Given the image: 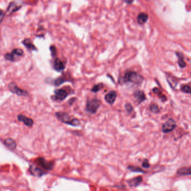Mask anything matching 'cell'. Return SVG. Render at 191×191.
I'll return each mask as SVG.
<instances>
[{
	"label": "cell",
	"mask_w": 191,
	"mask_h": 191,
	"mask_svg": "<svg viewBox=\"0 0 191 191\" xmlns=\"http://www.w3.org/2000/svg\"><path fill=\"white\" fill-rule=\"evenodd\" d=\"M128 169L130 170L131 172H136V173H145V172L144 170L141 169V168H140L139 167L137 166H132V165H130L129 166H128Z\"/></svg>",
	"instance_id": "7402d4cb"
},
{
	"label": "cell",
	"mask_w": 191,
	"mask_h": 191,
	"mask_svg": "<svg viewBox=\"0 0 191 191\" xmlns=\"http://www.w3.org/2000/svg\"><path fill=\"white\" fill-rule=\"evenodd\" d=\"M11 53L14 57L15 55H17V56H22L23 55V54H24V51L22 49L16 48V49H14L11 52Z\"/></svg>",
	"instance_id": "cb8c5ba5"
},
{
	"label": "cell",
	"mask_w": 191,
	"mask_h": 191,
	"mask_svg": "<svg viewBox=\"0 0 191 191\" xmlns=\"http://www.w3.org/2000/svg\"><path fill=\"white\" fill-rule=\"evenodd\" d=\"M176 123L175 120L172 118H169L166 120L162 126V131L164 133H168L173 131L176 127Z\"/></svg>",
	"instance_id": "52a82bcc"
},
{
	"label": "cell",
	"mask_w": 191,
	"mask_h": 191,
	"mask_svg": "<svg viewBox=\"0 0 191 191\" xmlns=\"http://www.w3.org/2000/svg\"><path fill=\"white\" fill-rule=\"evenodd\" d=\"M9 88L11 93L15 94L17 95L22 96V97H27L29 95L27 92L18 87L15 82H12L10 83L9 84Z\"/></svg>",
	"instance_id": "5b68a950"
},
{
	"label": "cell",
	"mask_w": 191,
	"mask_h": 191,
	"mask_svg": "<svg viewBox=\"0 0 191 191\" xmlns=\"http://www.w3.org/2000/svg\"><path fill=\"white\" fill-rule=\"evenodd\" d=\"M142 181V178L141 176L137 177L136 178H134L133 179H131V180L128 181V183L131 187H136L138 186Z\"/></svg>",
	"instance_id": "9a60e30c"
},
{
	"label": "cell",
	"mask_w": 191,
	"mask_h": 191,
	"mask_svg": "<svg viewBox=\"0 0 191 191\" xmlns=\"http://www.w3.org/2000/svg\"><path fill=\"white\" fill-rule=\"evenodd\" d=\"M35 161L38 166L45 172L52 170L53 169L55 166L54 162L47 161L46 159L42 157L36 159Z\"/></svg>",
	"instance_id": "277c9868"
},
{
	"label": "cell",
	"mask_w": 191,
	"mask_h": 191,
	"mask_svg": "<svg viewBox=\"0 0 191 191\" xmlns=\"http://www.w3.org/2000/svg\"><path fill=\"white\" fill-rule=\"evenodd\" d=\"M50 53H51L52 56L55 57V55H56V48H55V46L51 45L50 47Z\"/></svg>",
	"instance_id": "f546056e"
},
{
	"label": "cell",
	"mask_w": 191,
	"mask_h": 191,
	"mask_svg": "<svg viewBox=\"0 0 191 191\" xmlns=\"http://www.w3.org/2000/svg\"><path fill=\"white\" fill-rule=\"evenodd\" d=\"M4 144L6 148H8L11 151H14L17 148V142L11 138H7L4 140Z\"/></svg>",
	"instance_id": "30bf717a"
},
{
	"label": "cell",
	"mask_w": 191,
	"mask_h": 191,
	"mask_svg": "<svg viewBox=\"0 0 191 191\" xmlns=\"http://www.w3.org/2000/svg\"><path fill=\"white\" fill-rule=\"evenodd\" d=\"M101 105V102L98 99H92L91 100H87L86 104L85 110L90 113V114H95L97 112L99 108Z\"/></svg>",
	"instance_id": "3957f363"
},
{
	"label": "cell",
	"mask_w": 191,
	"mask_h": 191,
	"mask_svg": "<svg viewBox=\"0 0 191 191\" xmlns=\"http://www.w3.org/2000/svg\"><path fill=\"white\" fill-rule=\"evenodd\" d=\"M104 87V85L103 83H99L97 85H95L93 88L92 89L91 91L93 93H97L100 91Z\"/></svg>",
	"instance_id": "44dd1931"
},
{
	"label": "cell",
	"mask_w": 191,
	"mask_h": 191,
	"mask_svg": "<svg viewBox=\"0 0 191 191\" xmlns=\"http://www.w3.org/2000/svg\"><path fill=\"white\" fill-rule=\"evenodd\" d=\"M176 55L178 58V63L180 68H185L186 66V63L184 59V56L183 53L180 52H176Z\"/></svg>",
	"instance_id": "d6986e66"
},
{
	"label": "cell",
	"mask_w": 191,
	"mask_h": 191,
	"mask_svg": "<svg viewBox=\"0 0 191 191\" xmlns=\"http://www.w3.org/2000/svg\"><path fill=\"white\" fill-rule=\"evenodd\" d=\"M5 16V13L2 10L0 9V25L1 24L2 22L3 21L4 17Z\"/></svg>",
	"instance_id": "4dcf8cb0"
},
{
	"label": "cell",
	"mask_w": 191,
	"mask_h": 191,
	"mask_svg": "<svg viewBox=\"0 0 191 191\" xmlns=\"http://www.w3.org/2000/svg\"><path fill=\"white\" fill-rule=\"evenodd\" d=\"M150 109L151 112L154 113H158L159 112H160L159 107L156 104H151L150 106Z\"/></svg>",
	"instance_id": "484cf974"
},
{
	"label": "cell",
	"mask_w": 191,
	"mask_h": 191,
	"mask_svg": "<svg viewBox=\"0 0 191 191\" xmlns=\"http://www.w3.org/2000/svg\"><path fill=\"white\" fill-rule=\"evenodd\" d=\"M4 57L6 60L10 61H14L15 60V57L13 55L10 53H6L4 55Z\"/></svg>",
	"instance_id": "4316f807"
},
{
	"label": "cell",
	"mask_w": 191,
	"mask_h": 191,
	"mask_svg": "<svg viewBox=\"0 0 191 191\" xmlns=\"http://www.w3.org/2000/svg\"><path fill=\"white\" fill-rule=\"evenodd\" d=\"M55 94L54 98L55 100L59 101H62L65 100L68 96L67 92L63 89H57L55 90Z\"/></svg>",
	"instance_id": "ba28073f"
},
{
	"label": "cell",
	"mask_w": 191,
	"mask_h": 191,
	"mask_svg": "<svg viewBox=\"0 0 191 191\" xmlns=\"http://www.w3.org/2000/svg\"><path fill=\"white\" fill-rule=\"evenodd\" d=\"M133 96L136 99L138 104L141 103L142 102H144L146 99V97L145 93L141 91V90L136 91L133 94Z\"/></svg>",
	"instance_id": "4fadbf2b"
},
{
	"label": "cell",
	"mask_w": 191,
	"mask_h": 191,
	"mask_svg": "<svg viewBox=\"0 0 191 191\" xmlns=\"http://www.w3.org/2000/svg\"><path fill=\"white\" fill-rule=\"evenodd\" d=\"M17 120L19 122H22L25 126L27 127H32L34 124V121L33 120L30 118H28L25 115H18L17 117Z\"/></svg>",
	"instance_id": "9c48e42d"
},
{
	"label": "cell",
	"mask_w": 191,
	"mask_h": 191,
	"mask_svg": "<svg viewBox=\"0 0 191 191\" xmlns=\"http://www.w3.org/2000/svg\"><path fill=\"white\" fill-rule=\"evenodd\" d=\"M21 7V6H19L16 2H12L10 4H9V5L7 7V11L9 14H12L15 11H17L19 10V9Z\"/></svg>",
	"instance_id": "e0dca14e"
},
{
	"label": "cell",
	"mask_w": 191,
	"mask_h": 191,
	"mask_svg": "<svg viewBox=\"0 0 191 191\" xmlns=\"http://www.w3.org/2000/svg\"><path fill=\"white\" fill-rule=\"evenodd\" d=\"M22 44L24 45V46L30 50H37L36 47L32 43L31 40L30 39H25L22 41Z\"/></svg>",
	"instance_id": "2e32d148"
},
{
	"label": "cell",
	"mask_w": 191,
	"mask_h": 191,
	"mask_svg": "<svg viewBox=\"0 0 191 191\" xmlns=\"http://www.w3.org/2000/svg\"><path fill=\"white\" fill-rule=\"evenodd\" d=\"M125 2L127 4H131V3L133 2V1H125Z\"/></svg>",
	"instance_id": "1f68e13d"
},
{
	"label": "cell",
	"mask_w": 191,
	"mask_h": 191,
	"mask_svg": "<svg viewBox=\"0 0 191 191\" xmlns=\"http://www.w3.org/2000/svg\"><path fill=\"white\" fill-rule=\"evenodd\" d=\"M153 92L154 93L157 94L159 97V98L161 99H162L163 102H165V101L166 100V97L161 93V92H160V90L159 89L158 87H154L153 89Z\"/></svg>",
	"instance_id": "ffe728a7"
},
{
	"label": "cell",
	"mask_w": 191,
	"mask_h": 191,
	"mask_svg": "<svg viewBox=\"0 0 191 191\" xmlns=\"http://www.w3.org/2000/svg\"><path fill=\"white\" fill-rule=\"evenodd\" d=\"M125 108H126L127 112L128 113H131L133 110V107L130 103H127V104H125Z\"/></svg>",
	"instance_id": "83f0119b"
},
{
	"label": "cell",
	"mask_w": 191,
	"mask_h": 191,
	"mask_svg": "<svg viewBox=\"0 0 191 191\" xmlns=\"http://www.w3.org/2000/svg\"><path fill=\"white\" fill-rule=\"evenodd\" d=\"M180 90L183 93H187V94H191V86L188 85H183L181 86Z\"/></svg>",
	"instance_id": "d4e9b609"
},
{
	"label": "cell",
	"mask_w": 191,
	"mask_h": 191,
	"mask_svg": "<svg viewBox=\"0 0 191 191\" xmlns=\"http://www.w3.org/2000/svg\"><path fill=\"white\" fill-rule=\"evenodd\" d=\"M55 115L58 120L63 123L74 127L79 126L80 125V120L75 118H71L68 114L66 112H57Z\"/></svg>",
	"instance_id": "7a4b0ae2"
},
{
	"label": "cell",
	"mask_w": 191,
	"mask_h": 191,
	"mask_svg": "<svg viewBox=\"0 0 191 191\" xmlns=\"http://www.w3.org/2000/svg\"><path fill=\"white\" fill-rule=\"evenodd\" d=\"M148 14L145 12L140 13L137 17V21L140 25H143L146 23L148 20Z\"/></svg>",
	"instance_id": "5bb4252c"
},
{
	"label": "cell",
	"mask_w": 191,
	"mask_h": 191,
	"mask_svg": "<svg viewBox=\"0 0 191 191\" xmlns=\"http://www.w3.org/2000/svg\"><path fill=\"white\" fill-rule=\"evenodd\" d=\"M29 172L30 174L32 175L34 177H42L44 175L47 174V172L42 169L37 165L32 164L29 168Z\"/></svg>",
	"instance_id": "8992f818"
},
{
	"label": "cell",
	"mask_w": 191,
	"mask_h": 191,
	"mask_svg": "<svg viewBox=\"0 0 191 191\" xmlns=\"http://www.w3.org/2000/svg\"><path fill=\"white\" fill-rule=\"evenodd\" d=\"M66 81H68L67 80H66L63 77H60L55 80L54 81V84H55L56 86H59L63 82H66Z\"/></svg>",
	"instance_id": "603a6c76"
},
{
	"label": "cell",
	"mask_w": 191,
	"mask_h": 191,
	"mask_svg": "<svg viewBox=\"0 0 191 191\" xmlns=\"http://www.w3.org/2000/svg\"><path fill=\"white\" fill-rule=\"evenodd\" d=\"M177 174L179 175L180 176L185 175H190L191 174V167H184L182 168L177 171Z\"/></svg>",
	"instance_id": "ac0fdd59"
},
{
	"label": "cell",
	"mask_w": 191,
	"mask_h": 191,
	"mask_svg": "<svg viewBox=\"0 0 191 191\" xmlns=\"http://www.w3.org/2000/svg\"><path fill=\"white\" fill-rule=\"evenodd\" d=\"M54 69L57 72L63 71L65 68V65L63 62L59 58H55L53 62Z\"/></svg>",
	"instance_id": "7c38bea8"
},
{
	"label": "cell",
	"mask_w": 191,
	"mask_h": 191,
	"mask_svg": "<svg viewBox=\"0 0 191 191\" xmlns=\"http://www.w3.org/2000/svg\"><path fill=\"white\" fill-rule=\"evenodd\" d=\"M142 166L144 168H148L150 166V165L149 164L148 161L147 159H145L143 160V161L142 162Z\"/></svg>",
	"instance_id": "f1b7e54d"
},
{
	"label": "cell",
	"mask_w": 191,
	"mask_h": 191,
	"mask_svg": "<svg viewBox=\"0 0 191 191\" xmlns=\"http://www.w3.org/2000/svg\"><path fill=\"white\" fill-rule=\"evenodd\" d=\"M117 94L115 91H110V92L105 95V101L110 105H113L115 103V100L117 98Z\"/></svg>",
	"instance_id": "8fae6325"
},
{
	"label": "cell",
	"mask_w": 191,
	"mask_h": 191,
	"mask_svg": "<svg viewBox=\"0 0 191 191\" xmlns=\"http://www.w3.org/2000/svg\"><path fill=\"white\" fill-rule=\"evenodd\" d=\"M143 80V77L138 73L135 71H129L126 72L125 75L120 78L119 82L120 84L130 82L137 85H141Z\"/></svg>",
	"instance_id": "6da1fadb"
}]
</instances>
